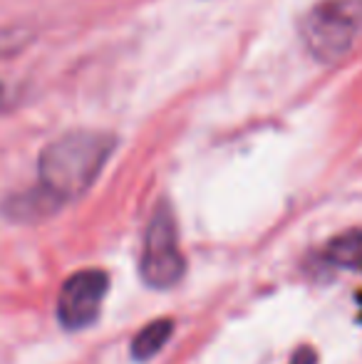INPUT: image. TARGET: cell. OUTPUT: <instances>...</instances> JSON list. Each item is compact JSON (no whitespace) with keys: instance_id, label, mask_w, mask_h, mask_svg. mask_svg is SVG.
Instances as JSON below:
<instances>
[{"instance_id":"6da1fadb","label":"cell","mask_w":362,"mask_h":364,"mask_svg":"<svg viewBox=\"0 0 362 364\" xmlns=\"http://www.w3.org/2000/svg\"><path fill=\"white\" fill-rule=\"evenodd\" d=\"M117 146L115 134L97 129L68 132L50 141L38 159L40 183L65 203L85 196Z\"/></svg>"},{"instance_id":"7a4b0ae2","label":"cell","mask_w":362,"mask_h":364,"mask_svg":"<svg viewBox=\"0 0 362 364\" xmlns=\"http://www.w3.org/2000/svg\"><path fill=\"white\" fill-rule=\"evenodd\" d=\"M308 53L320 63H338L362 35V0H320L300 23Z\"/></svg>"},{"instance_id":"3957f363","label":"cell","mask_w":362,"mask_h":364,"mask_svg":"<svg viewBox=\"0 0 362 364\" xmlns=\"http://www.w3.org/2000/svg\"><path fill=\"white\" fill-rule=\"evenodd\" d=\"M183 273H186V258L179 245L174 211L169 203L161 201L147 225L139 275L151 290H169L181 283Z\"/></svg>"},{"instance_id":"277c9868","label":"cell","mask_w":362,"mask_h":364,"mask_svg":"<svg viewBox=\"0 0 362 364\" xmlns=\"http://www.w3.org/2000/svg\"><path fill=\"white\" fill-rule=\"evenodd\" d=\"M110 292V275L105 270L87 268L73 273L63 283L58 297V320L65 330H87L100 320L102 305Z\"/></svg>"},{"instance_id":"5b68a950","label":"cell","mask_w":362,"mask_h":364,"mask_svg":"<svg viewBox=\"0 0 362 364\" xmlns=\"http://www.w3.org/2000/svg\"><path fill=\"white\" fill-rule=\"evenodd\" d=\"M63 206L68 203L60 196H55L48 186L38 183L33 188H25L20 193L5 198L3 203V216L10 223H23V225H33V223H43V220L53 218L55 213L63 211Z\"/></svg>"},{"instance_id":"8992f818","label":"cell","mask_w":362,"mask_h":364,"mask_svg":"<svg viewBox=\"0 0 362 364\" xmlns=\"http://www.w3.org/2000/svg\"><path fill=\"white\" fill-rule=\"evenodd\" d=\"M174 335V322L169 317H161V320H154L139 332V335L132 340V357L137 362H149L164 350V345L171 340Z\"/></svg>"},{"instance_id":"52a82bcc","label":"cell","mask_w":362,"mask_h":364,"mask_svg":"<svg viewBox=\"0 0 362 364\" xmlns=\"http://www.w3.org/2000/svg\"><path fill=\"white\" fill-rule=\"evenodd\" d=\"M325 258L340 268H362V230H348L325 248Z\"/></svg>"},{"instance_id":"ba28073f","label":"cell","mask_w":362,"mask_h":364,"mask_svg":"<svg viewBox=\"0 0 362 364\" xmlns=\"http://www.w3.org/2000/svg\"><path fill=\"white\" fill-rule=\"evenodd\" d=\"M8 105V90H5V85L0 82V109Z\"/></svg>"}]
</instances>
